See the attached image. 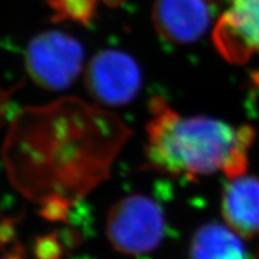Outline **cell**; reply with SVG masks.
<instances>
[{
    "label": "cell",
    "mask_w": 259,
    "mask_h": 259,
    "mask_svg": "<svg viewBox=\"0 0 259 259\" xmlns=\"http://www.w3.org/2000/svg\"><path fill=\"white\" fill-rule=\"evenodd\" d=\"M231 227L206 223L193 234L190 259H248L242 241Z\"/></svg>",
    "instance_id": "9c48e42d"
},
{
    "label": "cell",
    "mask_w": 259,
    "mask_h": 259,
    "mask_svg": "<svg viewBox=\"0 0 259 259\" xmlns=\"http://www.w3.org/2000/svg\"><path fill=\"white\" fill-rule=\"evenodd\" d=\"M18 121L25 125L19 180L42 203L52 198L72 203L85 196L106 179L130 136L111 113L73 97L25 109Z\"/></svg>",
    "instance_id": "6da1fadb"
},
{
    "label": "cell",
    "mask_w": 259,
    "mask_h": 259,
    "mask_svg": "<svg viewBox=\"0 0 259 259\" xmlns=\"http://www.w3.org/2000/svg\"><path fill=\"white\" fill-rule=\"evenodd\" d=\"M83 57L78 41L63 32L47 31L29 44L25 66L38 87L57 92L69 88L78 77Z\"/></svg>",
    "instance_id": "277c9868"
},
{
    "label": "cell",
    "mask_w": 259,
    "mask_h": 259,
    "mask_svg": "<svg viewBox=\"0 0 259 259\" xmlns=\"http://www.w3.org/2000/svg\"><path fill=\"white\" fill-rule=\"evenodd\" d=\"M35 254L37 259H59L61 251L58 239L54 235L38 239L35 245Z\"/></svg>",
    "instance_id": "8fae6325"
},
{
    "label": "cell",
    "mask_w": 259,
    "mask_h": 259,
    "mask_svg": "<svg viewBox=\"0 0 259 259\" xmlns=\"http://www.w3.org/2000/svg\"><path fill=\"white\" fill-rule=\"evenodd\" d=\"M213 44L233 64H244L259 53V0H232L216 24Z\"/></svg>",
    "instance_id": "8992f818"
},
{
    "label": "cell",
    "mask_w": 259,
    "mask_h": 259,
    "mask_svg": "<svg viewBox=\"0 0 259 259\" xmlns=\"http://www.w3.org/2000/svg\"><path fill=\"white\" fill-rule=\"evenodd\" d=\"M141 85L142 73L137 63L120 51L100 52L85 73L89 95L105 106L127 105L137 96Z\"/></svg>",
    "instance_id": "5b68a950"
},
{
    "label": "cell",
    "mask_w": 259,
    "mask_h": 259,
    "mask_svg": "<svg viewBox=\"0 0 259 259\" xmlns=\"http://www.w3.org/2000/svg\"><path fill=\"white\" fill-rule=\"evenodd\" d=\"M107 238L118 252L143 255L156 250L166 233L161 206L144 194H130L113 204L107 215Z\"/></svg>",
    "instance_id": "3957f363"
},
{
    "label": "cell",
    "mask_w": 259,
    "mask_h": 259,
    "mask_svg": "<svg viewBox=\"0 0 259 259\" xmlns=\"http://www.w3.org/2000/svg\"><path fill=\"white\" fill-rule=\"evenodd\" d=\"M100 0H50L48 4L57 21H76L87 24L94 17ZM103 4L116 8L124 0H101Z\"/></svg>",
    "instance_id": "30bf717a"
},
{
    "label": "cell",
    "mask_w": 259,
    "mask_h": 259,
    "mask_svg": "<svg viewBox=\"0 0 259 259\" xmlns=\"http://www.w3.org/2000/svg\"><path fill=\"white\" fill-rule=\"evenodd\" d=\"M145 154L149 166L173 177L196 179L222 170L229 180L247 169L251 126H233L208 116H181L161 97L150 102Z\"/></svg>",
    "instance_id": "7a4b0ae2"
},
{
    "label": "cell",
    "mask_w": 259,
    "mask_h": 259,
    "mask_svg": "<svg viewBox=\"0 0 259 259\" xmlns=\"http://www.w3.org/2000/svg\"><path fill=\"white\" fill-rule=\"evenodd\" d=\"M6 259H22V258L18 257V255H10V257L6 258Z\"/></svg>",
    "instance_id": "7c38bea8"
},
{
    "label": "cell",
    "mask_w": 259,
    "mask_h": 259,
    "mask_svg": "<svg viewBox=\"0 0 259 259\" xmlns=\"http://www.w3.org/2000/svg\"><path fill=\"white\" fill-rule=\"evenodd\" d=\"M153 21L158 34L174 44L198 40L211 21L210 0H156Z\"/></svg>",
    "instance_id": "52a82bcc"
},
{
    "label": "cell",
    "mask_w": 259,
    "mask_h": 259,
    "mask_svg": "<svg viewBox=\"0 0 259 259\" xmlns=\"http://www.w3.org/2000/svg\"><path fill=\"white\" fill-rule=\"evenodd\" d=\"M222 216L242 238L259 234V180L254 177L231 179L225 186L221 203Z\"/></svg>",
    "instance_id": "ba28073f"
}]
</instances>
